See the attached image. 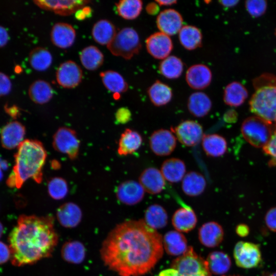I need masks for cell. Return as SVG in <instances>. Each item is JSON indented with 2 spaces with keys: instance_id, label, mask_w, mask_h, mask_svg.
Listing matches in <instances>:
<instances>
[{
  "instance_id": "94428289",
  "label": "cell",
  "mask_w": 276,
  "mask_h": 276,
  "mask_svg": "<svg viewBox=\"0 0 276 276\" xmlns=\"http://www.w3.org/2000/svg\"><path fill=\"white\" fill-rule=\"evenodd\" d=\"M269 276H276V272L271 273Z\"/></svg>"
},
{
  "instance_id": "ee69618b",
  "label": "cell",
  "mask_w": 276,
  "mask_h": 276,
  "mask_svg": "<svg viewBox=\"0 0 276 276\" xmlns=\"http://www.w3.org/2000/svg\"><path fill=\"white\" fill-rule=\"evenodd\" d=\"M267 5L266 1L264 0H250L245 2L247 12L254 17L262 15L266 11Z\"/></svg>"
},
{
  "instance_id": "d6986e66",
  "label": "cell",
  "mask_w": 276,
  "mask_h": 276,
  "mask_svg": "<svg viewBox=\"0 0 276 276\" xmlns=\"http://www.w3.org/2000/svg\"><path fill=\"white\" fill-rule=\"evenodd\" d=\"M139 183L145 191L151 194L160 193L166 186L165 179L160 170L155 167L145 169L139 177Z\"/></svg>"
},
{
  "instance_id": "6da1fadb",
  "label": "cell",
  "mask_w": 276,
  "mask_h": 276,
  "mask_svg": "<svg viewBox=\"0 0 276 276\" xmlns=\"http://www.w3.org/2000/svg\"><path fill=\"white\" fill-rule=\"evenodd\" d=\"M164 254L163 238L144 220L117 225L104 239L100 256L120 276H141L150 271Z\"/></svg>"
},
{
  "instance_id": "f907efd6",
  "label": "cell",
  "mask_w": 276,
  "mask_h": 276,
  "mask_svg": "<svg viewBox=\"0 0 276 276\" xmlns=\"http://www.w3.org/2000/svg\"><path fill=\"white\" fill-rule=\"evenodd\" d=\"M75 18L78 20H83L89 17L92 14L91 8L89 6H84L78 10L75 13Z\"/></svg>"
},
{
  "instance_id": "9c48e42d",
  "label": "cell",
  "mask_w": 276,
  "mask_h": 276,
  "mask_svg": "<svg viewBox=\"0 0 276 276\" xmlns=\"http://www.w3.org/2000/svg\"><path fill=\"white\" fill-rule=\"evenodd\" d=\"M233 255L236 265L245 269L258 266L262 260L259 245L249 242H238L234 247Z\"/></svg>"
},
{
  "instance_id": "ba28073f",
  "label": "cell",
  "mask_w": 276,
  "mask_h": 276,
  "mask_svg": "<svg viewBox=\"0 0 276 276\" xmlns=\"http://www.w3.org/2000/svg\"><path fill=\"white\" fill-rule=\"evenodd\" d=\"M52 145L56 151L66 154L72 160L79 155L80 141L76 131L70 128H59L53 135Z\"/></svg>"
},
{
  "instance_id": "44dd1931",
  "label": "cell",
  "mask_w": 276,
  "mask_h": 276,
  "mask_svg": "<svg viewBox=\"0 0 276 276\" xmlns=\"http://www.w3.org/2000/svg\"><path fill=\"white\" fill-rule=\"evenodd\" d=\"M224 237L222 226L217 222L211 221L203 224L199 228L198 238L200 243L208 247L219 245Z\"/></svg>"
},
{
  "instance_id": "d4e9b609",
  "label": "cell",
  "mask_w": 276,
  "mask_h": 276,
  "mask_svg": "<svg viewBox=\"0 0 276 276\" xmlns=\"http://www.w3.org/2000/svg\"><path fill=\"white\" fill-rule=\"evenodd\" d=\"M142 142V137L138 132L127 128L121 135L118 153L120 155L131 154L140 148Z\"/></svg>"
},
{
  "instance_id": "e7e4bbea",
  "label": "cell",
  "mask_w": 276,
  "mask_h": 276,
  "mask_svg": "<svg viewBox=\"0 0 276 276\" xmlns=\"http://www.w3.org/2000/svg\"><path fill=\"white\" fill-rule=\"evenodd\" d=\"M224 276V275H223ZM231 276H240V275H231Z\"/></svg>"
},
{
  "instance_id": "1f68e13d",
  "label": "cell",
  "mask_w": 276,
  "mask_h": 276,
  "mask_svg": "<svg viewBox=\"0 0 276 276\" xmlns=\"http://www.w3.org/2000/svg\"><path fill=\"white\" fill-rule=\"evenodd\" d=\"M147 94L151 103L156 106L166 105L173 96L171 87L159 80H156L149 87Z\"/></svg>"
},
{
  "instance_id": "6125c7cd",
  "label": "cell",
  "mask_w": 276,
  "mask_h": 276,
  "mask_svg": "<svg viewBox=\"0 0 276 276\" xmlns=\"http://www.w3.org/2000/svg\"><path fill=\"white\" fill-rule=\"evenodd\" d=\"M2 171H1V170L0 169V179L2 178Z\"/></svg>"
},
{
  "instance_id": "7402d4cb",
  "label": "cell",
  "mask_w": 276,
  "mask_h": 276,
  "mask_svg": "<svg viewBox=\"0 0 276 276\" xmlns=\"http://www.w3.org/2000/svg\"><path fill=\"white\" fill-rule=\"evenodd\" d=\"M57 219L59 223L66 228H73L80 222L82 213L80 207L73 202H66L57 210Z\"/></svg>"
},
{
  "instance_id": "52a82bcc",
  "label": "cell",
  "mask_w": 276,
  "mask_h": 276,
  "mask_svg": "<svg viewBox=\"0 0 276 276\" xmlns=\"http://www.w3.org/2000/svg\"><path fill=\"white\" fill-rule=\"evenodd\" d=\"M171 267L177 271V276L211 275L206 261L197 255L191 246L173 261Z\"/></svg>"
},
{
  "instance_id": "bcb514c9",
  "label": "cell",
  "mask_w": 276,
  "mask_h": 276,
  "mask_svg": "<svg viewBox=\"0 0 276 276\" xmlns=\"http://www.w3.org/2000/svg\"><path fill=\"white\" fill-rule=\"evenodd\" d=\"M265 223L268 228L276 232V206L269 209L264 217Z\"/></svg>"
},
{
  "instance_id": "277c9868",
  "label": "cell",
  "mask_w": 276,
  "mask_h": 276,
  "mask_svg": "<svg viewBox=\"0 0 276 276\" xmlns=\"http://www.w3.org/2000/svg\"><path fill=\"white\" fill-rule=\"evenodd\" d=\"M255 91L249 101L250 111L276 126V76L264 74L253 81Z\"/></svg>"
},
{
  "instance_id": "9a60e30c",
  "label": "cell",
  "mask_w": 276,
  "mask_h": 276,
  "mask_svg": "<svg viewBox=\"0 0 276 276\" xmlns=\"http://www.w3.org/2000/svg\"><path fill=\"white\" fill-rule=\"evenodd\" d=\"M90 2L88 1H34V3L41 9L52 11L56 14L62 15H70L78 10L85 6Z\"/></svg>"
},
{
  "instance_id": "680465c9",
  "label": "cell",
  "mask_w": 276,
  "mask_h": 276,
  "mask_svg": "<svg viewBox=\"0 0 276 276\" xmlns=\"http://www.w3.org/2000/svg\"><path fill=\"white\" fill-rule=\"evenodd\" d=\"M155 2L159 6H168L176 4L177 2L176 0H157L155 1Z\"/></svg>"
},
{
  "instance_id": "7dc6e473",
  "label": "cell",
  "mask_w": 276,
  "mask_h": 276,
  "mask_svg": "<svg viewBox=\"0 0 276 276\" xmlns=\"http://www.w3.org/2000/svg\"><path fill=\"white\" fill-rule=\"evenodd\" d=\"M131 113L129 109L126 107L119 108L115 114L117 122L124 124L128 123L131 119Z\"/></svg>"
},
{
  "instance_id": "91938a15",
  "label": "cell",
  "mask_w": 276,
  "mask_h": 276,
  "mask_svg": "<svg viewBox=\"0 0 276 276\" xmlns=\"http://www.w3.org/2000/svg\"><path fill=\"white\" fill-rule=\"evenodd\" d=\"M3 230H4V228H3V224L0 222V237H1V236L2 235L3 233Z\"/></svg>"
},
{
  "instance_id": "816d5d0a",
  "label": "cell",
  "mask_w": 276,
  "mask_h": 276,
  "mask_svg": "<svg viewBox=\"0 0 276 276\" xmlns=\"http://www.w3.org/2000/svg\"><path fill=\"white\" fill-rule=\"evenodd\" d=\"M236 234L241 237H245L247 236L249 233V226L244 223L238 224L235 229Z\"/></svg>"
},
{
  "instance_id": "603a6c76",
  "label": "cell",
  "mask_w": 276,
  "mask_h": 276,
  "mask_svg": "<svg viewBox=\"0 0 276 276\" xmlns=\"http://www.w3.org/2000/svg\"><path fill=\"white\" fill-rule=\"evenodd\" d=\"M197 221L194 211L187 205L177 210L172 218L174 228L178 232L186 233L191 231L195 227Z\"/></svg>"
},
{
  "instance_id": "ac0fdd59",
  "label": "cell",
  "mask_w": 276,
  "mask_h": 276,
  "mask_svg": "<svg viewBox=\"0 0 276 276\" xmlns=\"http://www.w3.org/2000/svg\"><path fill=\"white\" fill-rule=\"evenodd\" d=\"M25 126L20 122L12 121L7 124L1 131L2 146L7 149L18 147L24 141Z\"/></svg>"
},
{
  "instance_id": "be15d7a7",
  "label": "cell",
  "mask_w": 276,
  "mask_h": 276,
  "mask_svg": "<svg viewBox=\"0 0 276 276\" xmlns=\"http://www.w3.org/2000/svg\"><path fill=\"white\" fill-rule=\"evenodd\" d=\"M198 276H211V275H206V274H201V275H198Z\"/></svg>"
},
{
  "instance_id": "f546056e",
  "label": "cell",
  "mask_w": 276,
  "mask_h": 276,
  "mask_svg": "<svg viewBox=\"0 0 276 276\" xmlns=\"http://www.w3.org/2000/svg\"><path fill=\"white\" fill-rule=\"evenodd\" d=\"M248 96L246 88L241 83L234 81L227 84L223 92L224 103L232 107L241 105Z\"/></svg>"
},
{
  "instance_id": "4316f807",
  "label": "cell",
  "mask_w": 276,
  "mask_h": 276,
  "mask_svg": "<svg viewBox=\"0 0 276 276\" xmlns=\"http://www.w3.org/2000/svg\"><path fill=\"white\" fill-rule=\"evenodd\" d=\"M163 242L166 251L171 256L182 255L188 248L185 236L178 231L167 232L163 238Z\"/></svg>"
},
{
  "instance_id": "60d3db41",
  "label": "cell",
  "mask_w": 276,
  "mask_h": 276,
  "mask_svg": "<svg viewBox=\"0 0 276 276\" xmlns=\"http://www.w3.org/2000/svg\"><path fill=\"white\" fill-rule=\"evenodd\" d=\"M29 63L31 67L38 71H44L52 64L53 58L51 53L45 48L37 47L29 55Z\"/></svg>"
},
{
  "instance_id": "db71d44e",
  "label": "cell",
  "mask_w": 276,
  "mask_h": 276,
  "mask_svg": "<svg viewBox=\"0 0 276 276\" xmlns=\"http://www.w3.org/2000/svg\"><path fill=\"white\" fill-rule=\"evenodd\" d=\"M159 5L156 3L151 2L146 7V11L150 15H155L159 11Z\"/></svg>"
},
{
  "instance_id": "d6a6232c",
  "label": "cell",
  "mask_w": 276,
  "mask_h": 276,
  "mask_svg": "<svg viewBox=\"0 0 276 276\" xmlns=\"http://www.w3.org/2000/svg\"><path fill=\"white\" fill-rule=\"evenodd\" d=\"M178 39L181 45L188 50H194L202 44L201 31L195 26H183L178 32Z\"/></svg>"
},
{
  "instance_id": "7c38bea8",
  "label": "cell",
  "mask_w": 276,
  "mask_h": 276,
  "mask_svg": "<svg viewBox=\"0 0 276 276\" xmlns=\"http://www.w3.org/2000/svg\"><path fill=\"white\" fill-rule=\"evenodd\" d=\"M58 84L66 88H72L81 82L83 74L81 68L76 62L68 60L62 63L56 73Z\"/></svg>"
},
{
  "instance_id": "4fadbf2b",
  "label": "cell",
  "mask_w": 276,
  "mask_h": 276,
  "mask_svg": "<svg viewBox=\"0 0 276 276\" xmlns=\"http://www.w3.org/2000/svg\"><path fill=\"white\" fill-rule=\"evenodd\" d=\"M146 47L151 56L163 60L169 56L173 45L169 35L158 32L150 35L146 39Z\"/></svg>"
},
{
  "instance_id": "30bf717a",
  "label": "cell",
  "mask_w": 276,
  "mask_h": 276,
  "mask_svg": "<svg viewBox=\"0 0 276 276\" xmlns=\"http://www.w3.org/2000/svg\"><path fill=\"white\" fill-rule=\"evenodd\" d=\"M172 132L182 145L193 147L199 143L203 136L202 126L193 120H186L172 129Z\"/></svg>"
},
{
  "instance_id": "03108f58",
  "label": "cell",
  "mask_w": 276,
  "mask_h": 276,
  "mask_svg": "<svg viewBox=\"0 0 276 276\" xmlns=\"http://www.w3.org/2000/svg\"></svg>"
},
{
  "instance_id": "5b68a950",
  "label": "cell",
  "mask_w": 276,
  "mask_h": 276,
  "mask_svg": "<svg viewBox=\"0 0 276 276\" xmlns=\"http://www.w3.org/2000/svg\"><path fill=\"white\" fill-rule=\"evenodd\" d=\"M107 47L112 55L129 60L140 52L142 44L137 32L126 27L116 33Z\"/></svg>"
},
{
  "instance_id": "6f0895ef",
  "label": "cell",
  "mask_w": 276,
  "mask_h": 276,
  "mask_svg": "<svg viewBox=\"0 0 276 276\" xmlns=\"http://www.w3.org/2000/svg\"><path fill=\"white\" fill-rule=\"evenodd\" d=\"M218 2L224 7L231 8L236 6L239 3V1H220Z\"/></svg>"
},
{
  "instance_id": "2e32d148",
  "label": "cell",
  "mask_w": 276,
  "mask_h": 276,
  "mask_svg": "<svg viewBox=\"0 0 276 276\" xmlns=\"http://www.w3.org/2000/svg\"><path fill=\"white\" fill-rule=\"evenodd\" d=\"M182 25L181 15L173 9L162 11L156 18V25L160 32L169 36L178 33L183 27Z\"/></svg>"
},
{
  "instance_id": "b9f144b4",
  "label": "cell",
  "mask_w": 276,
  "mask_h": 276,
  "mask_svg": "<svg viewBox=\"0 0 276 276\" xmlns=\"http://www.w3.org/2000/svg\"><path fill=\"white\" fill-rule=\"evenodd\" d=\"M143 5L141 0H122L116 4V9L121 17L127 20H132L140 15Z\"/></svg>"
},
{
  "instance_id": "7bdbcfd3",
  "label": "cell",
  "mask_w": 276,
  "mask_h": 276,
  "mask_svg": "<svg viewBox=\"0 0 276 276\" xmlns=\"http://www.w3.org/2000/svg\"><path fill=\"white\" fill-rule=\"evenodd\" d=\"M47 188L49 195L55 200L64 198L68 190L66 181L60 177H55L50 179Z\"/></svg>"
},
{
  "instance_id": "7a4b0ae2",
  "label": "cell",
  "mask_w": 276,
  "mask_h": 276,
  "mask_svg": "<svg viewBox=\"0 0 276 276\" xmlns=\"http://www.w3.org/2000/svg\"><path fill=\"white\" fill-rule=\"evenodd\" d=\"M12 264H32L51 256L58 236L51 215H20L9 236Z\"/></svg>"
},
{
  "instance_id": "ab89813d",
  "label": "cell",
  "mask_w": 276,
  "mask_h": 276,
  "mask_svg": "<svg viewBox=\"0 0 276 276\" xmlns=\"http://www.w3.org/2000/svg\"><path fill=\"white\" fill-rule=\"evenodd\" d=\"M158 69L160 74L165 78L175 79L179 78L182 73L183 63L177 56H169L160 62Z\"/></svg>"
},
{
  "instance_id": "e0dca14e",
  "label": "cell",
  "mask_w": 276,
  "mask_h": 276,
  "mask_svg": "<svg viewBox=\"0 0 276 276\" xmlns=\"http://www.w3.org/2000/svg\"><path fill=\"white\" fill-rule=\"evenodd\" d=\"M212 73L210 68L203 64H196L187 70L186 80L188 85L193 89H203L211 83Z\"/></svg>"
},
{
  "instance_id": "e575fe53",
  "label": "cell",
  "mask_w": 276,
  "mask_h": 276,
  "mask_svg": "<svg viewBox=\"0 0 276 276\" xmlns=\"http://www.w3.org/2000/svg\"><path fill=\"white\" fill-rule=\"evenodd\" d=\"M144 221L153 229L163 228L168 223L167 213L159 204L150 205L145 211Z\"/></svg>"
},
{
  "instance_id": "ffe728a7",
  "label": "cell",
  "mask_w": 276,
  "mask_h": 276,
  "mask_svg": "<svg viewBox=\"0 0 276 276\" xmlns=\"http://www.w3.org/2000/svg\"><path fill=\"white\" fill-rule=\"evenodd\" d=\"M76 33L74 28L65 22H57L52 27L51 39L52 43L61 49H67L75 42Z\"/></svg>"
},
{
  "instance_id": "8d00e7d4",
  "label": "cell",
  "mask_w": 276,
  "mask_h": 276,
  "mask_svg": "<svg viewBox=\"0 0 276 276\" xmlns=\"http://www.w3.org/2000/svg\"><path fill=\"white\" fill-rule=\"evenodd\" d=\"M100 76L104 86L110 91L119 94L128 90L127 83L119 73L108 70L100 73Z\"/></svg>"
},
{
  "instance_id": "f35d334b",
  "label": "cell",
  "mask_w": 276,
  "mask_h": 276,
  "mask_svg": "<svg viewBox=\"0 0 276 276\" xmlns=\"http://www.w3.org/2000/svg\"><path fill=\"white\" fill-rule=\"evenodd\" d=\"M80 59L82 64L86 69L95 71L103 64L104 55L97 47L89 45L81 51Z\"/></svg>"
},
{
  "instance_id": "484cf974",
  "label": "cell",
  "mask_w": 276,
  "mask_h": 276,
  "mask_svg": "<svg viewBox=\"0 0 276 276\" xmlns=\"http://www.w3.org/2000/svg\"><path fill=\"white\" fill-rule=\"evenodd\" d=\"M160 171L166 180L172 183L177 182L185 176L186 167L183 160L173 157L163 163Z\"/></svg>"
},
{
  "instance_id": "836d02e7",
  "label": "cell",
  "mask_w": 276,
  "mask_h": 276,
  "mask_svg": "<svg viewBox=\"0 0 276 276\" xmlns=\"http://www.w3.org/2000/svg\"><path fill=\"white\" fill-rule=\"evenodd\" d=\"M28 94L30 98L34 103L43 104L51 100L54 91L49 82L42 80H37L30 86Z\"/></svg>"
},
{
  "instance_id": "74e56055",
  "label": "cell",
  "mask_w": 276,
  "mask_h": 276,
  "mask_svg": "<svg viewBox=\"0 0 276 276\" xmlns=\"http://www.w3.org/2000/svg\"><path fill=\"white\" fill-rule=\"evenodd\" d=\"M206 261L210 272L216 275L226 273L230 269L232 264L230 257L221 251L211 252L208 255Z\"/></svg>"
},
{
  "instance_id": "83f0119b",
  "label": "cell",
  "mask_w": 276,
  "mask_h": 276,
  "mask_svg": "<svg viewBox=\"0 0 276 276\" xmlns=\"http://www.w3.org/2000/svg\"><path fill=\"white\" fill-rule=\"evenodd\" d=\"M201 141L202 149L209 156L220 157L226 152L227 148L226 140L219 134H204Z\"/></svg>"
},
{
  "instance_id": "f5cc1de1",
  "label": "cell",
  "mask_w": 276,
  "mask_h": 276,
  "mask_svg": "<svg viewBox=\"0 0 276 276\" xmlns=\"http://www.w3.org/2000/svg\"><path fill=\"white\" fill-rule=\"evenodd\" d=\"M9 40L7 31L5 28L0 26V48L5 46Z\"/></svg>"
},
{
  "instance_id": "9f6ffc18",
  "label": "cell",
  "mask_w": 276,
  "mask_h": 276,
  "mask_svg": "<svg viewBox=\"0 0 276 276\" xmlns=\"http://www.w3.org/2000/svg\"><path fill=\"white\" fill-rule=\"evenodd\" d=\"M158 276H177V271L171 268L162 271Z\"/></svg>"
},
{
  "instance_id": "d590c367",
  "label": "cell",
  "mask_w": 276,
  "mask_h": 276,
  "mask_svg": "<svg viewBox=\"0 0 276 276\" xmlns=\"http://www.w3.org/2000/svg\"><path fill=\"white\" fill-rule=\"evenodd\" d=\"M61 256L64 261L72 264H80L84 261L86 250L84 245L78 241L65 242L61 248Z\"/></svg>"
},
{
  "instance_id": "8992f818",
  "label": "cell",
  "mask_w": 276,
  "mask_h": 276,
  "mask_svg": "<svg viewBox=\"0 0 276 276\" xmlns=\"http://www.w3.org/2000/svg\"><path fill=\"white\" fill-rule=\"evenodd\" d=\"M272 124L256 116L246 118L242 123L241 133L251 145L263 148L268 143L275 129Z\"/></svg>"
},
{
  "instance_id": "681fc988",
  "label": "cell",
  "mask_w": 276,
  "mask_h": 276,
  "mask_svg": "<svg viewBox=\"0 0 276 276\" xmlns=\"http://www.w3.org/2000/svg\"><path fill=\"white\" fill-rule=\"evenodd\" d=\"M11 251L9 246L0 241V264L7 262L11 259Z\"/></svg>"
},
{
  "instance_id": "5bb4252c",
  "label": "cell",
  "mask_w": 276,
  "mask_h": 276,
  "mask_svg": "<svg viewBox=\"0 0 276 276\" xmlns=\"http://www.w3.org/2000/svg\"><path fill=\"white\" fill-rule=\"evenodd\" d=\"M117 199L122 203L132 205L141 202L145 195V190L141 184L132 180L122 182L116 189Z\"/></svg>"
},
{
  "instance_id": "3957f363",
  "label": "cell",
  "mask_w": 276,
  "mask_h": 276,
  "mask_svg": "<svg viewBox=\"0 0 276 276\" xmlns=\"http://www.w3.org/2000/svg\"><path fill=\"white\" fill-rule=\"evenodd\" d=\"M47 156V151L41 142L35 140H24L17 147L14 155L15 164L6 180L7 185L11 188L19 189L30 178L40 183Z\"/></svg>"
},
{
  "instance_id": "8fae6325",
  "label": "cell",
  "mask_w": 276,
  "mask_h": 276,
  "mask_svg": "<svg viewBox=\"0 0 276 276\" xmlns=\"http://www.w3.org/2000/svg\"><path fill=\"white\" fill-rule=\"evenodd\" d=\"M149 146L156 155L164 156L170 155L176 146V137L169 130L160 129L154 131L149 137Z\"/></svg>"
},
{
  "instance_id": "cb8c5ba5",
  "label": "cell",
  "mask_w": 276,
  "mask_h": 276,
  "mask_svg": "<svg viewBox=\"0 0 276 276\" xmlns=\"http://www.w3.org/2000/svg\"><path fill=\"white\" fill-rule=\"evenodd\" d=\"M212 103L210 97L204 93L197 91L189 97L187 107L193 116L198 118L207 115L211 110Z\"/></svg>"
},
{
  "instance_id": "c3c4849f",
  "label": "cell",
  "mask_w": 276,
  "mask_h": 276,
  "mask_svg": "<svg viewBox=\"0 0 276 276\" xmlns=\"http://www.w3.org/2000/svg\"><path fill=\"white\" fill-rule=\"evenodd\" d=\"M11 86L9 78L6 74L0 72V97L9 94Z\"/></svg>"
},
{
  "instance_id": "f1b7e54d",
  "label": "cell",
  "mask_w": 276,
  "mask_h": 276,
  "mask_svg": "<svg viewBox=\"0 0 276 276\" xmlns=\"http://www.w3.org/2000/svg\"><path fill=\"white\" fill-rule=\"evenodd\" d=\"M206 185L204 176L199 172L191 171L186 173L182 180L181 188L183 193L191 197L202 194Z\"/></svg>"
},
{
  "instance_id": "f6af8a7d",
  "label": "cell",
  "mask_w": 276,
  "mask_h": 276,
  "mask_svg": "<svg viewBox=\"0 0 276 276\" xmlns=\"http://www.w3.org/2000/svg\"><path fill=\"white\" fill-rule=\"evenodd\" d=\"M263 149L270 157L269 164L271 166H276V128L268 143Z\"/></svg>"
},
{
  "instance_id": "11a10c76",
  "label": "cell",
  "mask_w": 276,
  "mask_h": 276,
  "mask_svg": "<svg viewBox=\"0 0 276 276\" xmlns=\"http://www.w3.org/2000/svg\"><path fill=\"white\" fill-rule=\"evenodd\" d=\"M223 118L226 122H233L237 119V114L234 110H229L226 112L224 115Z\"/></svg>"
},
{
  "instance_id": "4dcf8cb0",
  "label": "cell",
  "mask_w": 276,
  "mask_h": 276,
  "mask_svg": "<svg viewBox=\"0 0 276 276\" xmlns=\"http://www.w3.org/2000/svg\"><path fill=\"white\" fill-rule=\"evenodd\" d=\"M117 33L114 25L106 19H101L97 21L91 31V35L95 41L103 45H107Z\"/></svg>"
}]
</instances>
